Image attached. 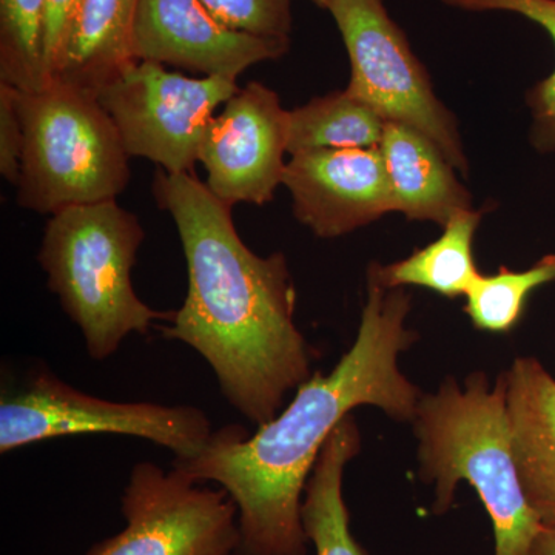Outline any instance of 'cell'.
Wrapping results in <instances>:
<instances>
[{"mask_svg":"<svg viewBox=\"0 0 555 555\" xmlns=\"http://www.w3.org/2000/svg\"><path fill=\"white\" fill-rule=\"evenodd\" d=\"M411 295L367 276V299L352 347L327 375L313 372L294 400L257 433L214 430L198 455L175 460L198 483H217L238 507L236 555H308L301 502L318 455L353 409L374 406L396 422L415 418L422 390L398 367L414 346Z\"/></svg>","mask_w":555,"mask_h":555,"instance_id":"6da1fadb","label":"cell"},{"mask_svg":"<svg viewBox=\"0 0 555 555\" xmlns=\"http://www.w3.org/2000/svg\"><path fill=\"white\" fill-rule=\"evenodd\" d=\"M152 192L177 225L189 278L184 305L160 334L196 350L222 397L248 422H272L287 393L313 374L312 347L295 323L297 291L286 257L250 250L232 207L193 173L158 169Z\"/></svg>","mask_w":555,"mask_h":555,"instance_id":"7a4b0ae2","label":"cell"},{"mask_svg":"<svg viewBox=\"0 0 555 555\" xmlns=\"http://www.w3.org/2000/svg\"><path fill=\"white\" fill-rule=\"evenodd\" d=\"M420 477L436 488L437 516L454 505L460 481L476 489L495 535V555H528L542 520L529 506L513 454L505 372L489 383L473 372L465 387L448 377L423 393L412 420Z\"/></svg>","mask_w":555,"mask_h":555,"instance_id":"3957f363","label":"cell"},{"mask_svg":"<svg viewBox=\"0 0 555 555\" xmlns=\"http://www.w3.org/2000/svg\"><path fill=\"white\" fill-rule=\"evenodd\" d=\"M144 240L141 221L118 199L68 207L47 221L38 261L91 360H108L130 335L173 320V310L150 308L134 292L131 273Z\"/></svg>","mask_w":555,"mask_h":555,"instance_id":"277c9868","label":"cell"},{"mask_svg":"<svg viewBox=\"0 0 555 555\" xmlns=\"http://www.w3.org/2000/svg\"><path fill=\"white\" fill-rule=\"evenodd\" d=\"M24 127L17 206L40 215L118 199L130 155L96 93L61 79L20 91Z\"/></svg>","mask_w":555,"mask_h":555,"instance_id":"5b68a950","label":"cell"},{"mask_svg":"<svg viewBox=\"0 0 555 555\" xmlns=\"http://www.w3.org/2000/svg\"><path fill=\"white\" fill-rule=\"evenodd\" d=\"M86 434L142 438L169 449L175 460H189L203 451L214 429L203 409L89 396L46 366L33 369L17 387H3L0 454L51 438Z\"/></svg>","mask_w":555,"mask_h":555,"instance_id":"8992f818","label":"cell"},{"mask_svg":"<svg viewBox=\"0 0 555 555\" xmlns=\"http://www.w3.org/2000/svg\"><path fill=\"white\" fill-rule=\"evenodd\" d=\"M350 61L347 90L371 105L386 122L404 124L429 138L454 169L467 171L462 138L452 113L436 96L406 35L383 0H331Z\"/></svg>","mask_w":555,"mask_h":555,"instance_id":"52a82bcc","label":"cell"},{"mask_svg":"<svg viewBox=\"0 0 555 555\" xmlns=\"http://www.w3.org/2000/svg\"><path fill=\"white\" fill-rule=\"evenodd\" d=\"M240 90L224 76L190 78L156 62L134 61L98 91L130 158L167 173H193L217 109Z\"/></svg>","mask_w":555,"mask_h":555,"instance_id":"ba28073f","label":"cell"},{"mask_svg":"<svg viewBox=\"0 0 555 555\" xmlns=\"http://www.w3.org/2000/svg\"><path fill=\"white\" fill-rule=\"evenodd\" d=\"M126 528L86 555H236L238 507L224 489L142 462L120 496Z\"/></svg>","mask_w":555,"mask_h":555,"instance_id":"9c48e42d","label":"cell"},{"mask_svg":"<svg viewBox=\"0 0 555 555\" xmlns=\"http://www.w3.org/2000/svg\"><path fill=\"white\" fill-rule=\"evenodd\" d=\"M288 109L264 83L241 87L204 134L199 163L207 189L229 207L264 206L283 185L288 155Z\"/></svg>","mask_w":555,"mask_h":555,"instance_id":"30bf717a","label":"cell"},{"mask_svg":"<svg viewBox=\"0 0 555 555\" xmlns=\"http://www.w3.org/2000/svg\"><path fill=\"white\" fill-rule=\"evenodd\" d=\"M291 39L259 38L219 22L199 0H141L133 31L137 61L201 76L238 80L247 68L276 61Z\"/></svg>","mask_w":555,"mask_h":555,"instance_id":"8fae6325","label":"cell"},{"mask_svg":"<svg viewBox=\"0 0 555 555\" xmlns=\"http://www.w3.org/2000/svg\"><path fill=\"white\" fill-rule=\"evenodd\" d=\"M283 185L295 218L318 238L345 236L393 211L378 147L298 153Z\"/></svg>","mask_w":555,"mask_h":555,"instance_id":"7c38bea8","label":"cell"},{"mask_svg":"<svg viewBox=\"0 0 555 555\" xmlns=\"http://www.w3.org/2000/svg\"><path fill=\"white\" fill-rule=\"evenodd\" d=\"M505 375L521 488L542 524L555 521V378L532 357L516 358Z\"/></svg>","mask_w":555,"mask_h":555,"instance_id":"4fadbf2b","label":"cell"},{"mask_svg":"<svg viewBox=\"0 0 555 555\" xmlns=\"http://www.w3.org/2000/svg\"><path fill=\"white\" fill-rule=\"evenodd\" d=\"M378 149L393 211L444 225L456 211L473 208L469 192L460 184L454 167L425 134L404 124L386 122Z\"/></svg>","mask_w":555,"mask_h":555,"instance_id":"5bb4252c","label":"cell"},{"mask_svg":"<svg viewBox=\"0 0 555 555\" xmlns=\"http://www.w3.org/2000/svg\"><path fill=\"white\" fill-rule=\"evenodd\" d=\"M141 0H80L51 79L96 93L133 64Z\"/></svg>","mask_w":555,"mask_h":555,"instance_id":"9a60e30c","label":"cell"},{"mask_svg":"<svg viewBox=\"0 0 555 555\" xmlns=\"http://www.w3.org/2000/svg\"><path fill=\"white\" fill-rule=\"evenodd\" d=\"M360 451V429L350 414L321 449L302 494V528L317 555H367L350 531L349 509L343 494L347 463Z\"/></svg>","mask_w":555,"mask_h":555,"instance_id":"2e32d148","label":"cell"},{"mask_svg":"<svg viewBox=\"0 0 555 555\" xmlns=\"http://www.w3.org/2000/svg\"><path fill=\"white\" fill-rule=\"evenodd\" d=\"M480 221L481 211H456L443 225L440 238L392 264L374 262L367 276L387 288L416 286L447 298L466 297L481 275L473 251Z\"/></svg>","mask_w":555,"mask_h":555,"instance_id":"e0dca14e","label":"cell"},{"mask_svg":"<svg viewBox=\"0 0 555 555\" xmlns=\"http://www.w3.org/2000/svg\"><path fill=\"white\" fill-rule=\"evenodd\" d=\"M386 120L349 90L288 109V155L315 150L378 147Z\"/></svg>","mask_w":555,"mask_h":555,"instance_id":"ac0fdd59","label":"cell"},{"mask_svg":"<svg viewBox=\"0 0 555 555\" xmlns=\"http://www.w3.org/2000/svg\"><path fill=\"white\" fill-rule=\"evenodd\" d=\"M46 17L47 0H0V83L35 91L49 82Z\"/></svg>","mask_w":555,"mask_h":555,"instance_id":"d6986e66","label":"cell"},{"mask_svg":"<svg viewBox=\"0 0 555 555\" xmlns=\"http://www.w3.org/2000/svg\"><path fill=\"white\" fill-rule=\"evenodd\" d=\"M555 281V254L532 268L516 272L500 268L494 275L477 278L466 295V315L478 331L509 334L517 327L537 288Z\"/></svg>","mask_w":555,"mask_h":555,"instance_id":"ffe728a7","label":"cell"},{"mask_svg":"<svg viewBox=\"0 0 555 555\" xmlns=\"http://www.w3.org/2000/svg\"><path fill=\"white\" fill-rule=\"evenodd\" d=\"M444 5L465 11H507L520 14L540 25L554 40L555 46V0H440ZM531 108V141L539 152L555 150V68L542 82L528 93Z\"/></svg>","mask_w":555,"mask_h":555,"instance_id":"44dd1931","label":"cell"},{"mask_svg":"<svg viewBox=\"0 0 555 555\" xmlns=\"http://www.w3.org/2000/svg\"><path fill=\"white\" fill-rule=\"evenodd\" d=\"M219 22L259 38L291 39L292 0H199Z\"/></svg>","mask_w":555,"mask_h":555,"instance_id":"7402d4cb","label":"cell"},{"mask_svg":"<svg viewBox=\"0 0 555 555\" xmlns=\"http://www.w3.org/2000/svg\"><path fill=\"white\" fill-rule=\"evenodd\" d=\"M24 127L20 112V90L0 83V175L16 185L21 173Z\"/></svg>","mask_w":555,"mask_h":555,"instance_id":"603a6c76","label":"cell"},{"mask_svg":"<svg viewBox=\"0 0 555 555\" xmlns=\"http://www.w3.org/2000/svg\"><path fill=\"white\" fill-rule=\"evenodd\" d=\"M79 3L80 0H47L46 64L49 79Z\"/></svg>","mask_w":555,"mask_h":555,"instance_id":"cb8c5ba5","label":"cell"},{"mask_svg":"<svg viewBox=\"0 0 555 555\" xmlns=\"http://www.w3.org/2000/svg\"><path fill=\"white\" fill-rule=\"evenodd\" d=\"M528 555H555V521L540 526Z\"/></svg>","mask_w":555,"mask_h":555,"instance_id":"d4e9b609","label":"cell"},{"mask_svg":"<svg viewBox=\"0 0 555 555\" xmlns=\"http://www.w3.org/2000/svg\"><path fill=\"white\" fill-rule=\"evenodd\" d=\"M315 5L320 7V9L327 10L328 3H331V0H312Z\"/></svg>","mask_w":555,"mask_h":555,"instance_id":"484cf974","label":"cell"}]
</instances>
